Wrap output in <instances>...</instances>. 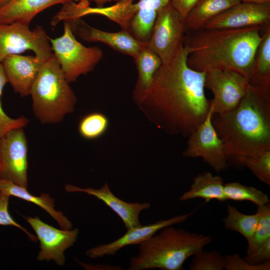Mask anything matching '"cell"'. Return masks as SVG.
Instances as JSON below:
<instances>
[{"label": "cell", "instance_id": "6da1fadb", "mask_svg": "<svg viewBox=\"0 0 270 270\" xmlns=\"http://www.w3.org/2000/svg\"><path fill=\"white\" fill-rule=\"evenodd\" d=\"M188 49L183 44L162 64L136 104L158 128L169 134L184 137L204 121L211 107V100L204 92L206 72L188 66Z\"/></svg>", "mask_w": 270, "mask_h": 270}, {"label": "cell", "instance_id": "7a4b0ae2", "mask_svg": "<svg viewBox=\"0 0 270 270\" xmlns=\"http://www.w3.org/2000/svg\"><path fill=\"white\" fill-rule=\"evenodd\" d=\"M262 27L191 30L184 40L189 50L188 66L200 72L232 70L250 81Z\"/></svg>", "mask_w": 270, "mask_h": 270}, {"label": "cell", "instance_id": "3957f363", "mask_svg": "<svg viewBox=\"0 0 270 270\" xmlns=\"http://www.w3.org/2000/svg\"><path fill=\"white\" fill-rule=\"evenodd\" d=\"M212 120L228 161L270 150V88L250 83L237 106L224 113H213Z\"/></svg>", "mask_w": 270, "mask_h": 270}, {"label": "cell", "instance_id": "277c9868", "mask_svg": "<svg viewBox=\"0 0 270 270\" xmlns=\"http://www.w3.org/2000/svg\"><path fill=\"white\" fill-rule=\"evenodd\" d=\"M212 240L210 236L189 232L172 226H166L139 244L138 252L130 258L128 270H183L187 258Z\"/></svg>", "mask_w": 270, "mask_h": 270}, {"label": "cell", "instance_id": "5b68a950", "mask_svg": "<svg viewBox=\"0 0 270 270\" xmlns=\"http://www.w3.org/2000/svg\"><path fill=\"white\" fill-rule=\"evenodd\" d=\"M36 118L42 124H56L74 112L77 99L53 54L42 63L30 94Z\"/></svg>", "mask_w": 270, "mask_h": 270}, {"label": "cell", "instance_id": "8992f818", "mask_svg": "<svg viewBox=\"0 0 270 270\" xmlns=\"http://www.w3.org/2000/svg\"><path fill=\"white\" fill-rule=\"evenodd\" d=\"M64 22L62 35L50 40L52 53L70 83L93 70L104 54L98 46L86 47L80 43L75 38L69 22Z\"/></svg>", "mask_w": 270, "mask_h": 270}, {"label": "cell", "instance_id": "52a82bcc", "mask_svg": "<svg viewBox=\"0 0 270 270\" xmlns=\"http://www.w3.org/2000/svg\"><path fill=\"white\" fill-rule=\"evenodd\" d=\"M122 0L110 6L91 7L86 0L75 1L63 4L55 15L58 22L70 20L90 14L104 16L116 22L122 28L128 31L130 22L137 12L142 8H150L158 12L165 5L166 0Z\"/></svg>", "mask_w": 270, "mask_h": 270}, {"label": "cell", "instance_id": "ba28073f", "mask_svg": "<svg viewBox=\"0 0 270 270\" xmlns=\"http://www.w3.org/2000/svg\"><path fill=\"white\" fill-rule=\"evenodd\" d=\"M29 25L20 22L0 24V62L26 50L44 60L52 54L50 38L44 28L37 26L31 30Z\"/></svg>", "mask_w": 270, "mask_h": 270}, {"label": "cell", "instance_id": "9c48e42d", "mask_svg": "<svg viewBox=\"0 0 270 270\" xmlns=\"http://www.w3.org/2000/svg\"><path fill=\"white\" fill-rule=\"evenodd\" d=\"M186 30L184 20L169 2L158 13L148 48L163 64L184 44Z\"/></svg>", "mask_w": 270, "mask_h": 270}, {"label": "cell", "instance_id": "30bf717a", "mask_svg": "<svg viewBox=\"0 0 270 270\" xmlns=\"http://www.w3.org/2000/svg\"><path fill=\"white\" fill-rule=\"evenodd\" d=\"M213 113L211 103L206 119L188 136L187 146L182 156L186 158H201L216 172H220L228 168V161L224 143L212 123Z\"/></svg>", "mask_w": 270, "mask_h": 270}, {"label": "cell", "instance_id": "8fae6325", "mask_svg": "<svg viewBox=\"0 0 270 270\" xmlns=\"http://www.w3.org/2000/svg\"><path fill=\"white\" fill-rule=\"evenodd\" d=\"M249 81L240 74L227 70L206 72L204 87L213 95L210 100L214 114L228 112L238 105L245 96Z\"/></svg>", "mask_w": 270, "mask_h": 270}, {"label": "cell", "instance_id": "7c38bea8", "mask_svg": "<svg viewBox=\"0 0 270 270\" xmlns=\"http://www.w3.org/2000/svg\"><path fill=\"white\" fill-rule=\"evenodd\" d=\"M2 170L0 179L28 186V142L23 128L12 130L0 138Z\"/></svg>", "mask_w": 270, "mask_h": 270}, {"label": "cell", "instance_id": "4fadbf2b", "mask_svg": "<svg viewBox=\"0 0 270 270\" xmlns=\"http://www.w3.org/2000/svg\"><path fill=\"white\" fill-rule=\"evenodd\" d=\"M35 232L40 242L39 261L53 260L56 264H64V251L76 242L79 230L78 228L60 230L41 220L38 218L24 217Z\"/></svg>", "mask_w": 270, "mask_h": 270}, {"label": "cell", "instance_id": "5bb4252c", "mask_svg": "<svg viewBox=\"0 0 270 270\" xmlns=\"http://www.w3.org/2000/svg\"><path fill=\"white\" fill-rule=\"evenodd\" d=\"M270 22V2H240L216 16L204 28H241L266 26Z\"/></svg>", "mask_w": 270, "mask_h": 270}, {"label": "cell", "instance_id": "9a60e30c", "mask_svg": "<svg viewBox=\"0 0 270 270\" xmlns=\"http://www.w3.org/2000/svg\"><path fill=\"white\" fill-rule=\"evenodd\" d=\"M74 34L88 42L104 43L114 50L136 58L148 46V42L134 38L128 31L108 32L92 27L80 18L68 20Z\"/></svg>", "mask_w": 270, "mask_h": 270}, {"label": "cell", "instance_id": "2e32d148", "mask_svg": "<svg viewBox=\"0 0 270 270\" xmlns=\"http://www.w3.org/2000/svg\"><path fill=\"white\" fill-rule=\"evenodd\" d=\"M192 214V212H190L168 219L160 220L152 224L128 229L126 232L118 239L88 249L86 252V254L92 258L114 255L126 246L140 244L166 226L185 222Z\"/></svg>", "mask_w": 270, "mask_h": 270}, {"label": "cell", "instance_id": "e0dca14e", "mask_svg": "<svg viewBox=\"0 0 270 270\" xmlns=\"http://www.w3.org/2000/svg\"><path fill=\"white\" fill-rule=\"evenodd\" d=\"M65 190L69 192L86 193L102 200L120 217L127 230L142 226L139 218L140 214L150 207V204L147 202H128L118 198L110 190L108 182L98 189L66 184Z\"/></svg>", "mask_w": 270, "mask_h": 270}, {"label": "cell", "instance_id": "ac0fdd59", "mask_svg": "<svg viewBox=\"0 0 270 270\" xmlns=\"http://www.w3.org/2000/svg\"><path fill=\"white\" fill-rule=\"evenodd\" d=\"M36 56L14 54L2 62L8 82L21 96L30 94L32 85L45 60Z\"/></svg>", "mask_w": 270, "mask_h": 270}, {"label": "cell", "instance_id": "d6986e66", "mask_svg": "<svg viewBox=\"0 0 270 270\" xmlns=\"http://www.w3.org/2000/svg\"><path fill=\"white\" fill-rule=\"evenodd\" d=\"M75 0H10L0 8V24L20 22L30 24L40 12L57 4Z\"/></svg>", "mask_w": 270, "mask_h": 270}, {"label": "cell", "instance_id": "ffe728a7", "mask_svg": "<svg viewBox=\"0 0 270 270\" xmlns=\"http://www.w3.org/2000/svg\"><path fill=\"white\" fill-rule=\"evenodd\" d=\"M0 191L10 196H16L36 204L47 212L62 228L72 229V222L62 212L55 209L54 200L48 194L42 193L40 196L32 195L26 188L4 179H0Z\"/></svg>", "mask_w": 270, "mask_h": 270}, {"label": "cell", "instance_id": "44dd1931", "mask_svg": "<svg viewBox=\"0 0 270 270\" xmlns=\"http://www.w3.org/2000/svg\"><path fill=\"white\" fill-rule=\"evenodd\" d=\"M224 180L219 176H214L210 172H204L193 178L190 190L179 198L180 200L186 201L201 198L206 202L217 200L220 202L226 200L224 192Z\"/></svg>", "mask_w": 270, "mask_h": 270}, {"label": "cell", "instance_id": "7402d4cb", "mask_svg": "<svg viewBox=\"0 0 270 270\" xmlns=\"http://www.w3.org/2000/svg\"><path fill=\"white\" fill-rule=\"evenodd\" d=\"M240 2L241 0H198L184 20L186 30L204 28L213 18Z\"/></svg>", "mask_w": 270, "mask_h": 270}, {"label": "cell", "instance_id": "603a6c76", "mask_svg": "<svg viewBox=\"0 0 270 270\" xmlns=\"http://www.w3.org/2000/svg\"><path fill=\"white\" fill-rule=\"evenodd\" d=\"M138 77L133 91V99L136 104L151 85L154 77L162 64L160 58L148 46L134 58Z\"/></svg>", "mask_w": 270, "mask_h": 270}, {"label": "cell", "instance_id": "cb8c5ba5", "mask_svg": "<svg viewBox=\"0 0 270 270\" xmlns=\"http://www.w3.org/2000/svg\"><path fill=\"white\" fill-rule=\"evenodd\" d=\"M262 39L258 48L250 83L270 88V26H266Z\"/></svg>", "mask_w": 270, "mask_h": 270}, {"label": "cell", "instance_id": "d4e9b609", "mask_svg": "<svg viewBox=\"0 0 270 270\" xmlns=\"http://www.w3.org/2000/svg\"><path fill=\"white\" fill-rule=\"evenodd\" d=\"M260 214L257 210L253 214H246L240 212L236 207L228 204L227 214L224 218L226 229L238 232L246 240L250 238L257 226Z\"/></svg>", "mask_w": 270, "mask_h": 270}, {"label": "cell", "instance_id": "484cf974", "mask_svg": "<svg viewBox=\"0 0 270 270\" xmlns=\"http://www.w3.org/2000/svg\"><path fill=\"white\" fill-rule=\"evenodd\" d=\"M224 194L227 200L234 201H249L260 206L270 204L268 196L256 188L232 182L224 185Z\"/></svg>", "mask_w": 270, "mask_h": 270}, {"label": "cell", "instance_id": "4316f807", "mask_svg": "<svg viewBox=\"0 0 270 270\" xmlns=\"http://www.w3.org/2000/svg\"><path fill=\"white\" fill-rule=\"evenodd\" d=\"M158 12L150 8H140L132 19L128 32L136 40L148 42L150 38Z\"/></svg>", "mask_w": 270, "mask_h": 270}, {"label": "cell", "instance_id": "83f0119b", "mask_svg": "<svg viewBox=\"0 0 270 270\" xmlns=\"http://www.w3.org/2000/svg\"><path fill=\"white\" fill-rule=\"evenodd\" d=\"M109 126L108 118L103 114L94 112L86 114L80 120L78 130L86 140H94L102 136Z\"/></svg>", "mask_w": 270, "mask_h": 270}, {"label": "cell", "instance_id": "f1b7e54d", "mask_svg": "<svg viewBox=\"0 0 270 270\" xmlns=\"http://www.w3.org/2000/svg\"><path fill=\"white\" fill-rule=\"evenodd\" d=\"M257 210L260 214V218L252 236L247 240L246 254H250L270 238V204L258 206Z\"/></svg>", "mask_w": 270, "mask_h": 270}, {"label": "cell", "instance_id": "f546056e", "mask_svg": "<svg viewBox=\"0 0 270 270\" xmlns=\"http://www.w3.org/2000/svg\"><path fill=\"white\" fill-rule=\"evenodd\" d=\"M236 161L248 168L260 181L270 185V150L254 156H239Z\"/></svg>", "mask_w": 270, "mask_h": 270}, {"label": "cell", "instance_id": "4dcf8cb0", "mask_svg": "<svg viewBox=\"0 0 270 270\" xmlns=\"http://www.w3.org/2000/svg\"><path fill=\"white\" fill-rule=\"evenodd\" d=\"M225 256L216 250L204 249L194 256L190 266L191 270H222L224 269Z\"/></svg>", "mask_w": 270, "mask_h": 270}, {"label": "cell", "instance_id": "1f68e13d", "mask_svg": "<svg viewBox=\"0 0 270 270\" xmlns=\"http://www.w3.org/2000/svg\"><path fill=\"white\" fill-rule=\"evenodd\" d=\"M8 82L2 64L0 62V138L9 131L17 128H24L28 124V120L25 116H22L17 118H12L3 110L1 98L4 88Z\"/></svg>", "mask_w": 270, "mask_h": 270}, {"label": "cell", "instance_id": "d6a6232c", "mask_svg": "<svg viewBox=\"0 0 270 270\" xmlns=\"http://www.w3.org/2000/svg\"><path fill=\"white\" fill-rule=\"evenodd\" d=\"M224 269L226 270H270V261L258 264H252L238 254H228L225 256Z\"/></svg>", "mask_w": 270, "mask_h": 270}, {"label": "cell", "instance_id": "836d02e7", "mask_svg": "<svg viewBox=\"0 0 270 270\" xmlns=\"http://www.w3.org/2000/svg\"><path fill=\"white\" fill-rule=\"evenodd\" d=\"M10 198L9 195L0 191V225L16 226L26 233L31 240L36 242V237L17 223L10 215L8 210Z\"/></svg>", "mask_w": 270, "mask_h": 270}, {"label": "cell", "instance_id": "e575fe53", "mask_svg": "<svg viewBox=\"0 0 270 270\" xmlns=\"http://www.w3.org/2000/svg\"><path fill=\"white\" fill-rule=\"evenodd\" d=\"M244 259L252 264H258L270 261V238L250 254Z\"/></svg>", "mask_w": 270, "mask_h": 270}, {"label": "cell", "instance_id": "d590c367", "mask_svg": "<svg viewBox=\"0 0 270 270\" xmlns=\"http://www.w3.org/2000/svg\"><path fill=\"white\" fill-rule=\"evenodd\" d=\"M198 0H170V2L180 16L185 20Z\"/></svg>", "mask_w": 270, "mask_h": 270}, {"label": "cell", "instance_id": "8d00e7d4", "mask_svg": "<svg viewBox=\"0 0 270 270\" xmlns=\"http://www.w3.org/2000/svg\"><path fill=\"white\" fill-rule=\"evenodd\" d=\"M82 0H75V2H78ZM86 0L90 2H95L96 6L98 7H102L104 6V5L109 2H112V1H115V2H119L122 0ZM134 1L136 0H133Z\"/></svg>", "mask_w": 270, "mask_h": 270}, {"label": "cell", "instance_id": "74e56055", "mask_svg": "<svg viewBox=\"0 0 270 270\" xmlns=\"http://www.w3.org/2000/svg\"><path fill=\"white\" fill-rule=\"evenodd\" d=\"M242 2H252V3H263L270 2V0H241Z\"/></svg>", "mask_w": 270, "mask_h": 270}, {"label": "cell", "instance_id": "f35d334b", "mask_svg": "<svg viewBox=\"0 0 270 270\" xmlns=\"http://www.w3.org/2000/svg\"><path fill=\"white\" fill-rule=\"evenodd\" d=\"M10 0H0V8L6 4Z\"/></svg>", "mask_w": 270, "mask_h": 270}, {"label": "cell", "instance_id": "ab89813d", "mask_svg": "<svg viewBox=\"0 0 270 270\" xmlns=\"http://www.w3.org/2000/svg\"><path fill=\"white\" fill-rule=\"evenodd\" d=\"M2 170V162L1 154H0V172Z\"/></svg>", "mask_w": 270, "mask_h": 270}]
</instances>
